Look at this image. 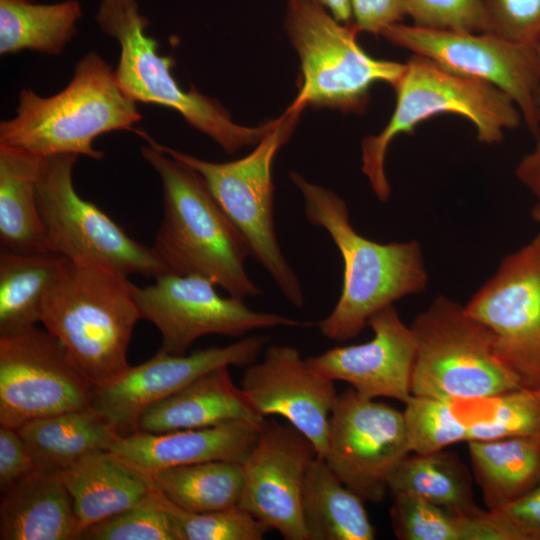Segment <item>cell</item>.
<instances>
[{
	"label": "cell",
	"mask_w": 540,
	"mask_h": 540,
	"mask_svg": "<svg viewBox=\"0 0 540 540\" xmlns=\"http://www.w3.org/2000/svg\"><path fill=\"white\" fill-rule=\"evenodd\" d=\"M140 136L148 142L141 155L162 186L163 219L152 246L157 255L170 272L203 276L241 300L259 296L245 268L248 244L203 177L163 152L145 131Z\"/></svg>",
	"instance_id": "obj_1"
},
{
	"label": "cell",
	"mask_w": 540,
	"mask_h": 540,
	"mask_svg": "<svg viewBox=\"0 0 540 540\" xmlns=\"http://www.w3.org/2000/svg\"><path fill=\"white\" fill-rule=\"evenodd\" d=\"M289 176L303 196L308 222L329 233L343 260L340 297L317 324L323 336L337 342L355 338L376 312L425 291L428 273L418 241L378 243L362 236L339 195L295 171Z\"/></svg>",
	"instance_id": "obj_2"
},
{
	"label": "cell",
	"mask_w": 540,
	"mask_h": 540,
	"mask_svg": "<svg viewBox=\"0 0 540 540\" xmlns=\"http://www.w3.org/2000/svg\"><path fill=\"white\" fill-rule=\"evenodd\" d=\"M141 120L136 102L120 88L114 70L96 52L81 58L68 85L41 97L31 88L19 92L16 115L0 124V144L39 158L59 154L100 160L94 140L112 131H132Z\"/></svg>",
	"instance_id": "obj_3"
},
{
	"label": "cell",
	"mask_w": 540,
	"mask_h": 540,
	"mask_svg": "<svg viewBox=\"0 0 540 540\" xmlns=\"http://www.w3.org/2000/svg\"><path fill=\"white\" fill-rule=\"evenodd\" d=\"M139 319L127 278L71 261L45 296L40 312V322L64 345L94 388L130 367L127 351Z\"/></svg>",
	"instance_id": "obj_4"
},
{
	"label": "cell",
	"mask_w": 540,
	"mask_h": 540,
	"mask_svg": "<svg viewBox=\"0 0 540 540\" xmlns=\"http://www.w3.org/2000/svg\"><path fill=\"white\" fill-rule=\"evenodd\" d=\"M394 87L396 105L387 125L361 143L362 172L381 202H387L391 187L385 173L386 152L393 139L411 134L421 122L443 113L468 119L475 127L478 141L502 142L506 130L515 129L522 120L513 100L496 86L483 80L452 73L434 61L413 54Z\"/></svg>",
	"instance_id": "obj_5"
},
{
	"label": "cell",
	"mask_w": 540,
	"mask_h": 540,
	"mask_svg": "<svg viewBox=\"0 0 540 540\" xmlns=\"http://www.w3.org/2000/svg\"><path fill=\"white\" fill-rule=\"evenodd\" d=\"M95 20L120 45L114 72L120 88L134 102L177 111L228 154L256 145L272 126L274 120L257 127L236 124L219 101L193 85L183 90L172 74L174 58L160 55L158 41L146 33L149 20L137 0H101Z\"/></svg>",
	"instance_id": "obj_6"
},
{
	"label": "cell",
	"mask_w": 540,
	"mask_h": 540,
	"mask_svg": "<svg viewBox=\"0 0 540 540\" xmlns=\"http://www.w3.org/2000/svg\"><path fill=\"white\" fill-rule=\"evenodd\" d=\"M285 31L301 71V87L288 111L312 106L363 114L371 86L384 82L394 88L406 69L405 63L371 57L357 41L354 22L341 23L310 0L288 2Z\"/></svg>",
	"instance_id": "obj_7"
},
{
	"label": "cell",
	"mask_w": 540,
	"mask_h": 540,
	"mask_svg": "<svg viewBox=\"0 0 540 540\" xmlns=\"http://www.w3.org/2000/svg\"><path fill=\"white\" fill-rule=\"evenodd\" d=\"M410 327L416 346L412 395L456 403L522 388L498 358L491 331L450 297H435Z\"/></svg>",
	"instance_id": "obj_8"
},
{
	"label": "cell",
	"mask_w": 540,
	"mask_h": 540,
	"mask_svg": "<svg viewBox=\"0 0 540 540\" xmlns=\"http://www.w3.org/2000/svg\"><path fill=\"white\" fill-rule=\"evenodd\" d=\"M299 111L286 110L243 158L225 163L202 160L157 143L169 156L196 170L213 196L245 238L254 258L271 276L287 301L304 305V292L284 257L274 226L272 165L278 150L290 138Z\"/></svg>",
	"instance_id": "obj_9"
},
{
	"label": "cell",
	"mask_w": 540,
	"mask_h": 540,
	"mask_svg": "<svg viewBox=\"0 0 540 540\" xmlns=\"http://www.w3.org/2000/svg\"><path fill=\"white\" fill-rule=\"evenodd\" d=\"M78 157L59 154L41 163L37 199L48 251L125 278L139 274L155 279L170 272L153 247L134 240L94 203L79 196L72 180Z\"/></svg>",
	"instance_id": "obj_10"
},
{
	"label": "cell",
	"mask_w": 540,
	"mask_h": 540,
	"mask_svg": "<svg viewBox=\"0 0 540 540\" xmlns=\"http://www.w3.org/2000/svg\"><path fill=\"white\" fill-rule=\"evenodd\" d=\"M380 35L390 44L426 57L444 69L488 82L506 93L529 131L540 136L539 45L482 32L438 30L396 23Z\"/></svg>",
	"instance_id": "obj_11"
},
{
	"label": "cell",
	"mask_w": 540,
	"mask_h": 540,
	"mask_svg": "<svg viewBox=\"0 0 540 540\" xmlns=\"http://www.w3.org/2000/svg\"><path fill=\"white\" fill-rule=\"evenodd\" d=\"M140 318L159 330V350L184 355L199 338L218 334L239 337L257 329L311 325L275 313L250 309L244 300L224 297L216 285L200 275L164 273L151 285L130 282Z\"/></svg>",
	"instance_id": "obj_12"
},
{
	"label": "cell",
	"mask_w": 540,
	"mask_h": 540,
	"mask_svg": "<svg viewBox=\"0 0 540 540\" xmlns=\"http://www.w3.org/2000/svg\"><path fill=\"white\" fill-rule=\"evenodd\" d=\"M94 386L64 345L36 325L0 336V426L89 409Z\"/></svg>",
	"instance_id": "obj_13"
},
{
	"label": "cell",
	"mask_w": 540,
	"mask_h": 540,
	"mask_svg": "<svg viewBox=\"0 0 540 540\" xmlns=\"http://www.w3.org/2000/svg\"><path fill=\"white\" fill-rule=\"evenodd\" d=\"M494 338L495 352L527 389L540 388V233L507 254L464 305Z\"/></svg>",
	"instance_id": "obj_14"
},
{
	"label": "cell",
	"mask_w": 540,
	"mask_h": 540,
	"mask_svg": "<svg viewBox=\"0 0 540 540\" xmlns=\"http://www.w3.org/2000/svg\"><path fill=\"white\" fill-rule=\"evenodd\" d=\"M409 453L403 412L352 388L337 395L323 459L349 489L382 502L391 472Z\"/></svg>",
	"instance_id": "obj_15"
},
{
	"label": "cell",
	"mask_w": 540,
	"mask_h": 540,
	"mask_svg": "<svg viewBox=\"0 0 540 540\" xmlns=\"http://www.w3.org/2000/svg\"><path fill=\"white\" fill-rule=\"evenodd\" d=\"M267 342L268 337L256 335L188 355L159 350L149 360L130 366L111 382L94 388L91 408L119 436L132 434L151 406L216 368L254 363Z\"/></svg>",
	"instance_id": "obj_16"
},
{
	"label": "cell",
	"mask_w": 540,
	"mask_h": 540,
	"mask_svg": "<svg viewBox=\"0 0 540 540\" xmlns=\"http://www.w3.org/2000/svg\"><path fill=\"white\" fill-rule=\"evenodd\" d=\"M317 457L311 441L291 426L264 419L243 467L238 505L286 540H308L303 489Z\"/></svg>",
	"instance_id": "obj_17"
},
{
	"label": "cell",
	"mask_w": 540,
	"mask_h": 540,
	"mask_svg": "<svg viewBox=\"0 0 540 540\" xmlns=\"http://www.w3.org/2000/svg\"><path fill=\"white\" fill-rule=\"evenodd\" d=\"M240 388L261 418L279 416L305 435L323 458L337 393L334 381L287 345H270L246 366Z\"/></svg>",
	"instance_id": "obj_18"
},
{
	"label": "cell",
	"mask_w": 540,
	"mask_h": 540,
	"mask_svg": "<svg viewBox=\"0 0 540 540\" xmlns=\"http://www.w3.org/2000/svg\"><path fill=\"white\" fill-rule=\"evenodd\" d=\"M371 340L337 346L307 358L332 381L348 383L368 399L386 397L405 403L412 395L415 339L394 304L376 312L367 322Z\"/></svg>",
	"instance_id": "obj_19"
},
{
	"label": "cell",
	"mask_w": 540,
	"mask_h": 540,
	"mask_svg": "<svg viewBox=\"0 0 540 540\" xmlns=\"http://www.w3.org/2000/svg\"><path fill=\"white\" fill-rule=\"evenodd\" d=\"M261 423L244 419L165 433L136 431L118 436L108 450L143 476L206 461L242 464L258 438Z\"/></svg>",
	"instance_id": "obj_20"
},
{
	"label": "cell",
	"mask_w": 540,
	"mask_h": 540,
	"mask_svg": "<svg viewBox=\"0 0 540 540\" xmlns=\"http://www.w3.org/2000/svg\"><path fill=\"white\" fill-rule=\"evenodd\" d=\"M80 534L59 471L37 468L1 494V540H78Z\"/></svg>",
	"instance_id": "obj_21"
},
{
	"label": "cell",
	"mask_w": 540,
	"mask_h": 540,
	"mask_svg": "<svg viewBox=\"0 0 540 540\" xmlns=\"http://www.w3.org/2000/svg\"><path fill=\"white\" fill-rule=\"evenodd\" d=\"M229 366L216 368L147 409L137 430L165 433L236 420L263 421L231 378Z\"/></svg>",
	"instance_id": "obj_22"
},
{
	"label": "cell",
	"mask_w": 540,
	"mask_h": 540,
	"mask_svg": "<svg viewBox=\"0 0 540 540\" xmlns=\"http://www.w3.org/2000/svg\"><path fill=\"white\" fill-rule=\"evenodd\" d=\"M80 532L137 504L149 480L109 450L91 452L60 471ZM81 536V534H80Z\"/></svg>",
	"instance_id": "obj_23"
},
{
	"label": "cell",
	"mask_w": 540,
	"mask_h": 540,
	"mask_svg": "<svg viewBox=\"0 0 540 540\" xmlns=\"http://www.w3.org/2000/svg\"><path fill=\"white\" fill-rule=\"evenodd\" d=\"M43 158L0 144L1 248L46 252L44 222L37 199V180Z\"/></svg>",
	"instance_id": "obj_24"
},
{
	"label": "cell",
	"mask_w": 540,
	"mask_h": 540,
	"mask_svg": "<svg viewBox=\"0 0 540 540\" xmlns=\"http://www.w3.org/2000/svg\"><path fill=\"white\" fill-rule=\"evenodd\" d=\"M363 501L317 456L308 470L303 489L307 539L373 540L375 528Z\"/></svg>",
	"instance_id": "obj_25"
},
{
	"label": "cell",
	"mask_w": 540,
	"mask_h": 540,
	"mask_svg": "<svg viewBox=\"0 0 540 540\" xmlns=\"http://www.w3.org/2000/svg\"><path fill=\"white\" fill-rule=\"evenodd\" d=\"M70 260L53 252L0 251V336L40 322L45 296Z\"/></svg>",
	"instance_id": "obj_26"
},
{
	"label": "cell",
	"mask_w": 540,
	"mask_h": 540,
	"mask_svg": "<svg viewBox=\"0 0 540 540\" xmlns=\"http://www.w3.org/2000/svg\"><path fill=\"white\" fill-rule=\"evenodd\" d=\"M468 446L488 510L507 506L540 481V437L471 441Z\"/></svg>",
	"instance_id": "obj_27"
},
{
	"label": "cell",
	"mask_w": 540,
	"mask_h": 540,
	"mask_svg": "<svg viewBox=\"0 0 540 540\" xmlns=\"http://www.w3.org/2000/svg\"><path fill=\"white\" fill-rule=\"evenodd\" d=\"M17 431L38 468L59 472L91 452L108 450L119 436L92 408L34 419Z\"/></svg>",
	"instance_id": "obj_28"
},
{
	"label": "cell",
	"mask_w": 540,
	"mask_h": 540,
	"mask_svg": "<svg viewBox=\"0 0 540 540\" xmlns=\"http://www.w3.org/2000/svg\"><path fill=\"white\" fill-rule=\"evenodd\" d=\"M82 8L77 0L40 4L0 0V54L32 50L59 55L77 33Z\"/></svg>",
	"instance_id": "obj_29"
},
{
	"label": "cell",
	"mask_w": 540,
	"mask_h": 540,
	"mask_svg": "<svg viewBox=\"0 0 540 540\" xmlns=\"http://www.w3.org/2000/svg\"><path fill=\"white\" fill-rule=\"evenodd\" d=\"M145 477L167 500L194 513L237 505L244 480L241 463L221 460L170 467Z\"/></svg>",
	"instance_id": "obj_30"
},
{
	"label": "cell",
	"mask_w": 540,
	"mask_h": 540,
	"mask_svg": "<svg viewBox=\"0 0 540 540\" xmlns=\"http://www.w3.org/2000/svg\"><path fill=\"white\" fill-rule=\"evenodd\" d=\"M388 492L413 494L460 515L479 509L467 468L456 455L443 450L408 454L391 472Z\"/></svg>",
	"instance_id": "obj_31"
},
{
	"label": "cell",
	"mask_w": 540,
	"mask_h": 540,
	"mask_svg": "<svg viewBox=\"0 0 540 540\" xmlns=\"http://www.w3.org/2000/svg\"><path fill=\"white\" fill-rule=\"evenodd\" d=\"M84 540H181L162 494L151 490L131 508L86 528Z\"/></svg>",
	"instance_id": "obj_32"
},
{
	"label": "cell",
	"mask_w": 540,
	"mask_h": 540,
	"mask_svg": "<svg viewBox=\"0 0 540 540\" xmlns=\"http://www.w3.org/2000/svg\"><path fill=\"white\" fill-rule=\"evenodd\" d=\"M404 404L410 452L427 454L466 441L467 422L458 417L454 402L411 395Z\"/></svg>",
	"instance_id": "obj_33"
},
{
	"label": "cell",
	"mask_w": 540,
	"mask_h": 540,
	"mask_svg": "<svg viewBox=\"0 0 540 540\" xmlns=\"http://www.w3.org/2000/svg\"><path fill=\"white\" fill-rule=\"evenodd\" d=\"M491 400L490 417L467 422L466 442L540 437V388H518Z\"/></svg>",
	"instance_id": "obj_34"
},
{
	"label": "cell",
	"mask_w": 540,
	"mask_h": 540,
	"mask_svg": "<svg viewBox=\"0 0 540 540\" xmlns=\"http://www.w3.org/2000/svg\"><path fill=\"white\" fill-rule=\"evenodd\" d=\"M163 498L181 540H261L269 530L238 504L221 510L194 513Z\"/></svg>",
	"instance_id": "obj_35"
},
{
	"label": "cell",
	"mask_w": 540,
	"mask_h": 540,
	"mask_svg": "<svg viewBox=\"0 0 540 540\" xmlns=\"http://www.w3.org/2000/svg\"><path fill=\"white\" fill-rule=\"evenodd\" d=\"M390 517L394 533L402 540H461L462 515L419 496L391 495Z\"/></svg>",
	"instance_id": "obj_36"
},
{
	"label": "cell",
	"mask_w": 540,
	"mask_h": 540,
	"mask_svg": "<svg viewBox=\"0 0 540 540\" xmlns=\"http://www.w3.org/2000/svg\"><path fill=\"white\" fill-rule=\"evenodd\" d=\"M479 1L486 33L519 44H540V0Z\"/></svg>",
	"instance_id": "obj_37"
},
{
	"label": "cell",
	"mask_w": 540,
	"mask_h": 540,
	"mask_svg": "<svg viewBox=\"0 0 540 540\" xmlns=\"http://www.w3.org/2000/svg\"><path fill=\"white\" fill-rule=\"evenodd\" d=\"M413 25L458 32H485L479 0H405Z\"/></svg>",
	"instance_id": "obj_38"
},
{
	"label": "cell",
	"mask_w": 540,
	"mask_h": 540,
	"mask_svg": "<svg viewBox=\"0 0 540 540\" xmlns=\"http://www.w3.org/2000/svg\"><path fill=\"white\" fill-rule=\"evenodd\" d=\"M37 464L16 429L0 426V491L7 492L37 469Z\"/></svg>",
	"instance_id": "obj_39"
},
{
	"label": "cell",
	"mask_w": 540,
	"mask_h": 540,
	"mask_svg": "<svg viewBox=\"0 0 540 540\" xmlns=\"http://www.w3.org/2000/svg\"><path fill=\"white\" fill-rule=\"evenodd\" d=\"M353 22L360 31L380 35L407 15L405 0H350Z\"/></svg>",
	"instance_id": "obj_40"
},
{
	"label": "cell",
	"mask_w": 540,
	"mask_h": 540,
	"mask_svg": "<svg viewBox=\"0 0 540 540\" xmlns=\"http://www.w3.org/2000/svg\"><path fill=\"white\" fill-rule=\"evenodd\" d=\"M496 511L524 540H540V481L523 496Z\"/></svg>",
	"instance_id": "obj_41"
},
{
	"label": "cell",
	"mask_w": 540,
	"mask_h": 540,
	"mask_svg": "<svg viewBox=\"0 0 540 540\" xmlns=\"http://www.w3.org/2000/svg\"><path fill=\"white\" fill-rule=\"evenodd\" d=\"M515 176L540 202V136L534 149L517 164Z\"/></svg>",
	"instance_id": "obj_42"
},
{
	"label": "cell",
	"mask_w": 540,
	"mask_h": 540,
	"mask_svg": "<svg viewBox=\"0 0 540 540\" xmlns=\"http://www.w3.org/2000/svg\"><path fill=\"white\" fill-rule=\"evenodd\" d=\"M300 0H288L294 2ZM320 4L330 11V14L341 23L353 22V13L350 0H310Z\"/></svg>",
	"instance_id": "obj_43"
},
{
	"label": "cell",
	"mask_w": 540,
	"mask_h": 540,
	"mask_svg": "<svg viewBox=\"0 0 540 540\" xmlns=\"http://www.w3.org/2000/svg\"><path fill=\"white\" fill-rule=\"evenodd\" d=\"M531 216L534 221L540 223V202H538L531 211Z\"/></svg>",
	"instance_id": "obj_44"
},
{
	"label": "cell",
	"mask_w": 540,
	"mask_h": 540,
	"mask_svg": "<svg viewBox=\"0 0 540 540\" xmlns=\"http://www.w3.org/2000/svg\"><path fill=\"white\" fill-rule=\"evenodd\" d=\"M538 48H539V62H540V44H539Z\"/></svg>",
	"instance_id": "obj_45"
},
{
	"label": "cell",
	"mask_w": 540,
	"mask_h": 540,
	"mask_svg": "<svg viewBox=\"0 0 540 540\" xmlns=\"http://www.w3.org/2000/svg\"><path fill=\"white\" fill-rule=\"evenodd\" d=\"M30 1H35V0H30Z\"/></svg>",
	"instance_id": "obj_46"
}]
</instances>
